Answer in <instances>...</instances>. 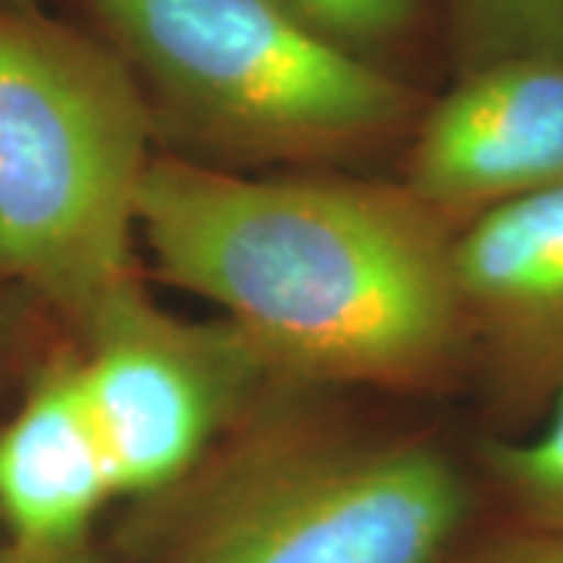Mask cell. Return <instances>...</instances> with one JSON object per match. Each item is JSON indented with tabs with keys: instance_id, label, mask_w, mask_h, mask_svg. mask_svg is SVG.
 I'll return each mask as SVG.
<instances>
[{
	"instance_id": "1",
	"label": "cell",
	"mask_w": 563,
	"mask_h": 563,
	"mask_svg": "<svg viewBox=\"0 0 563 563\" xmlns=\"http://www.w3.org/2000/svg\"><path fill=\"white\" fill-rule=\"evenodd\" d=\"M139 239L157 279L213 303L282 383L435 395L470 379L457 232L401 179L239 173L157 151Z\"/></svg>"
},
{
	"instance_id": "2",
	"label": "cell",
	"mask_w": 563,
	"mask_h": 563,
	"mask_svg": "<svg viewBox=\"0 0 563 563\" xmlns=\"http://www.w3.org/2000/svg\"><path fill=\"white\" fill-rule=\"evenodd\" d=\"M285 385L181 479L129 501L120 563H444L485 517L476 466Z\"/></svg>"
},
{
	"instance_id": "3",
	"label": "cell",
	"mask_w": 563,
	"mask_h": 563,
	"mask_svg": "<svg viewBox=\"0 0 563 563\" xmlns=\"http://www.w3.org/2000/svg\"><path fill=\"white\" fill-rule=\"evenodd\" d=\"M139 81L169 154L239 169H329L422 113L410 85L344 51L282 0H81Z\"/></svg>"
},
{
	"instance_id": "4",
	"label": "cell",
	"mask_w": 563,
	"mask_h": 563,
	"mask_svg": "<svg viewBox=\"0 0 563 563\" xmlns=\"http://www.w3.org/2000/svg\"><path fill=\"white\" fill-rule=\"evenodd\" d=\"M157 129L120 54L41 7L0 3V279L85 335L135 288Z\"/></svg>"
},
{
	"instance_id": "5",
	"label": "cell",
	"mask_w": 563,
	"mask_h": 563,
	"mask_svg": "<svg viewBox=\"0 0 563 563\" xmlns=\"http://www.w3.org/2000/svg\"><path fill=\"white\" fill-rule=\"evenodd\" d=\"M81 342V395L125 501L181 479L288 385L239 325L169 313L141 282L103 310Z\"/></svg>"
},
{
	"instance_id": "6",
	"label": "cell",
	"mask_w": 563,
	"mask_h": 563,
	"mask_svg": "<svg viewBox=\"0 0 563 563\" xmlns=\"http://www.w3.org/2000/svg\"><path fill=\"white\" fill-rule=\"evenodd\" d=\"M454 273L485 439H523L563 398V191L463 225Z\"/></svg>"
},
{
	"instance_id": "7",
	"label": "cell",
	"mask_w": 563,
	"mask_h": 563,
	"mask_svg": "<svg viewBox=\"0 0 563 563\" xmlns=\"http://www.w3.org/2000/svg\"><path fill=\"white\" fill-rule=\"evenodd\" d=\"M401 181L454 232L563 191V57H510L454 76L413 122Z\"/></svg>"
},
{
	"instance_id": "8",
	"label": "cell",
	"mask_w": 563,
	"mask_h": 563,
	"mask_svg": "<svg viewBox=\"0 0 563 563\" xmlns=\"http://www.w3.org/2000/svg\"><path fill=\"white\" fill-rule=\"evenodd\" d=\"M120 498L81 395L79 363L47 366L0 432V520L10 542H91V523Z\"/></svg>"
},
{
	"instance_id": "9",
	"label": "cell",
	"mask_w": 563,
	"mask_h": 563,
	"mask_svg": "<svg viewBox=\"0 0 563 563\" xmlns=\"http://www.w3.org/2000/svg\"><path fill=\"white\" fill-rule=\"evenodd\" d=\"M473 466L488 510L563 532V398L523 439H483Z\"/></svg>"
},
{
	"instance_id": "10",
	"label": "cell",
	"mask_w": 563,
	"mask_h": 563,
	"mask_svg": "<svg viewBox=\"0 0 563 563\" xmlns=\"http://www.w3.org/2000/svg\"><path fill=\"white\" fill-rule=\"evenodd\" d=\"M454 76L510 57H563V0H444Z\"/></svg>"
},
{
	"instance_id": "11",
	"label": "cell",
	"mask_w": 563,
	"mask_h": 563,
	"mask_svg": "<svg viewBox=\"0 0 563 563\" xmlns=\"http://www.w3.org/2000/svg\"><path fill=\"white\" fill-rule=\"evenodd\" d=\"M322 38L379 63L388 47L413 29L422 0H282ZM383 66V63H379Z\"/></svg>"
},
{
	"instance_id": "12",
	"label": "cell",
	"mask_w": 563,
	"mask_h": 563,
	"mask_svg": "<svg viewBox=\"0 0 563 563\" xmlns=\"http://www.w3.org/2000/svg\"><path fill=\"white\" fill-rule=\"evenodd\" d=\"M444 563H563V532L485 510Z\"/></svg>"
},
{
	"instance_id": "13",
	"label": "cell",
	"mask_w": 563,
	"mask_h": 563,
	"mask_svg": "<svg viewBox=\"0 0 563 563\" xmlns=\"http://www.w3.org/2000/svg\"><path fill=\"white\" fill-rule=\"evenodd\" d=\"M0 563H117L101 554L91 542L66 544V548H29L10 542L0 548Z\"/></svg>"
},
{
	"instance_id": "14",
	"label": "cell",
	"mask_w": 563,
	"mask_h": 563,
	"mask_svg": "<svg viewBox=\"0 0 563 563\" xmlns=\"http://www.w3.org/2000/svg\"><path fill=\"white\" fill-rule=\"evenodd\" d=\"M0 3H16V7H41V0H0Z\"/></svg>"
},
{
	"instance_id": "15",
	"label": "cell",
	"mask_w": 563,
	"mask_h": 563,
	"mask_svg": "<svg viewBox=\"0 0 563 563\" xmlns=\"http://www.w3.org/2000/svg\"><path fill=\"white\" fill-rule=\"evenodd\" d=\"M0 351H3V320H0Z\"/></svg>"
}]
</instances>
